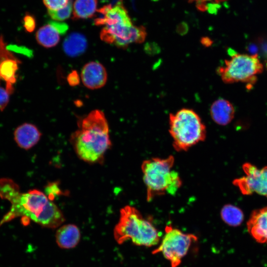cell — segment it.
Returning a JSON list of instances; mask_svg holds the SVG:
<instances>
[{"label":"cell","mask_w":267,"mask_h":267,"mask_svg":"<svg viewBox=\"0 0 267 267\" xmlns=\"http://www.w3.org/2000/svg\"><path fill=\"white\" fill-rule=\"evenodd\" d=\"M228 53L231 57H232L236 54L237 53H236L234 49L232 48H229L228 49Z\"/></svg>","instance_id":"484cf974"},{"label":"cell","mask_w":267,"mask_h":267,"mask_svg":"<svg viewBox=\"0 0 267 267\" xmlns=\"http://www.w3.org/2000/svg\"><path fill=\"white\" fill-rule=\"evenodd\" d=\"M245 176L233 181V184L244 195L256 193L267 197V167L258 169L246 163L243 165Z\"/></svg>","instance_id":"9c48e42d"},{"label":"cell","mask_w":267,"mask_h":267,"mask_svg":"<svg viewBox=\"0 0 267 267\" xmlns=\"http://www.w3.org/2000/svg\"><path fill=\"white\" fill-rule=\"evenodd\" d=\"M101 24L104 26L100 32L101 39L120 48L141 43L146 37L145 28L134 25L128 13L111 14L104 18Z\"/></svg>","instance_id":"8992f818"},{"label":"cell","mask_w":267,"mask_h":267,"mask_svg":"<svg viewBox=\"0 0 267 267\" xmlns=\"http://www.w3.org/2000/svg\"><path fill=\"white\" fill-rule=\"evenodd\" d=\"M20 61L6 47L2 36L0 37V79L6 82L5 89L10 94L16 82V73Z\"/></svg>","instance_id":"30bf717a"},{"label":"cell","mask_w":267,"mask_h":267,"mask_svg":"<svg viewBox=\"0 0 267 267\" xmlns=\"http://www.w3.org/2000/svg\"><path fill=\"white\" fill-rule=\"evenodd\" d=\"M97 0H75L73 6L74 20L89 18L97 11Z\"/></svg>","instance_id":"ac0fdd59"},{"label":"cell","mask_w":267,"mask_h":267,"mask_svg":"<svg viewBox=\"0 0 267 267\" xmlns=\"http://www.w3.org/2000/svg\"><path fill=\"white\" fill-rule=\"evenodd\" d=\"M210 112L212 120L218 125L225 126L233 119L235 109L230 102L220 98L212 104Z\"/></svg>","instance_id":"5bb4252c"},{"label":"cell","mask_w":267,"mask_h":267,"mask_svg":"<svg viewBox=\"0 0 267 267\" xmlns=\"http://www.w3.org/2000/svg\"><path fill=\"white\" fill-rule=\"evenodd\" d=\"M81 78L84 85L89 89H97L104 86L107 81L105 68L99 62L91 61L83 67Z\"/></svg>","instance_id":"8fae6325"},{"label":"cell","mask_w":267,"mask_h":267,"mask_svg":"<svg viewBox=\"0 0 267 267\" xmlns=\"http://www.w3.org/2000/svg\"><path fill=\"white\" fill-rule=\"evenodd\" d=\"M188 0L192 2V1L196 2L197 4V6H199V8L201 9L202 8L203 9V5H204V2L210 1V2H214L216 3L217 2H221L225 0Z\"/></svg>","instance_id":"d4e9b609"},{"label":"cell","mask_w":267,"mask_h":267,"mask_svg":"<svg viewBox=\"0 0 267 267\" xmlns=\"http://www.w3.org/2000/svg\"><path fill=\"white\" fill-rule=\"evenodd\" d=\"M73 9L72 0H70L68 4L64 7L57 10L48 9L47 12L50 17L54 20L61 21L68 18Z\"/></svg>","instance_id":"ffe728a7"},{"label":"cell","mask_w":267,"mask_h":267,"mask_svg":"<svg viewBox=\"0 0 267 267\" xmlns=\"http://www.w3.org/2000/svg\"><path fill=\"white\" fill-rule=\"evenodd\" d=\"M70 0H43L47 9L57 10L66 6Z\"/></svg>","instance_id":"44dd1931"},{"label":"cell","mask_w":267,"mask_h":267,"mask_svg":"<svg viewBox=\"0 0 267 267\" xmlns=\"http://www.w3.org/2000/svg\"><path fill=\"white\" fill-rule=\"evenodd\" d=\"M266 66H267V64H266Z\"/></svg>","instance_id":"83f0119b"},{"label":"cell","mask_w":267,"mask_h":267,"mask_svg":"<svg viewBox=\"0 0 267 267\" xmlns=\"http://www.w3.org/2000/svg\"><path fill=\"white\" fill-rule=\"evenodd\" d=\"M109 0H100L101 2H108Z\"/></svg>","instance_id":"4316f807"},{"label":"cell","mask_w":267,"mask_h":267,"mask_svg":"<svg viewBox=\"0 0 267 267\" xmlns=\"http://www.w3.org/2000/svg\"><path fill=\"white\" fill-rule=\"evenodd\" d=\"M41 137V133L37 127L30 123L20 125L14 133V139L18 145L26 150L35 146Z\"/></svg>","instance_id":"4fadbf2b"},{"label":"cell","mask_w":267,"mask_h":267,"mask_svg":"<svg viewBox=\"0 0 267 267\" xmlns=\"http://www.w3.org/2000/svg\"><path fill=\"white\" fill-rule=\"evenodd\" d=\"M87 41L85 37L78 33L69 35L63 43L65 53L70 57H76L83 53L87 48Z\"/></svg>","instance_id":"e0dca14e"},{"label":"cell","mask_w":267,"mask_h":267,"mask_svg":"<svg viewBox=\"0 0 267 267\" xmlns=\"http://www.w3.org/2000/svg\"><path fill=\"white\" fill-rule=\"evenodd\" d=\"M247 226L248 232L258 242L267 244V207L253 211Z\"/></svg>","instance_id":"7c38bea8"},{"label":"cell","mask_w":267,"mask_h":267,"mask_svg":"<svg viewBox=\"0 0 267 267\" xmlns=\"http://www.w3.org/2000/svg\"><path fill=\"white\" fill-rule=\"evenodd\" d=\"M8 200L12 207L4 219L5 221L15 216H23L43 226L54 228L65 221L59 208L45 194L38 189L25 193L18 191Z\"/></svg>","instance_id":"7a4b0ae2"},{"label":"cell","mask_w":267,"mask_h":267,"mask_svg":"<svg viewBox=\"0 0 267 267\" xmlns=\"http://www.w3.org/2000/svg\"><path fill=\"white\" fill-rule=\"evenodd\" d=\"M197 240L195 235L185 233L171 225H167L160 245L152 251V254L162 253L169 261L171 267H178L192 243Z\"/></svg>","instance_id":"ba28073f"},{"label":"cell","mask_w":267,"mask_h":267,"mask_svg":"<svg viewBox=\"0 0 267 267\" xmlns=\"http://www.w3.org/2000/svg\"><path fill=\"white\" fill-rule=\"evenodd\" d=\"M10 93L6 89L0 86V111H3L9 101Z\"/></svg>","instance_id":"603a6c76"},{"label":"cell","mask_w":267,"mask_h":267,"mask_svg":"<svg viewBox=\"0 0 267 267\" xmlns=\"http://www.w3.org/2000/svg\"><path fill=\"white\" fill-rule=\"evenodd\" d=\"M173 155L165 158L153 157L143 161L141 169L146 188V200L157 196L175 195L182 184L178 174L173 170Z\"/></svg>","instance_id":"3957f363"},{"label":"cell","mask_w":267,"mask_h":267,"mask_svg":"<svg viewBox=\"0 0 267 267\" xmlns=\"http://www.w3.org/2000/svg\"><path fill=\"white\" fill-rule=\"evenodd\" d=\"M169 124L173 146L177 151H187L206 137V126L193 109L183 108L171 113Z\"/></svg>","instance_id":"5b68a950"},{"label":"cell","mask_w":267,"mask_h":267,"mask_svg":"<svg viewBox=\"0 0 267 267\" xmlns=\"http://www.w3.org/2000/svg\"><path fill=\"white\" fill-rule=\"evenodd\" d=\"M80 238V231L73 224H67L60 226L55 234L57 244L62 249L74 248L79 243Z\"/></svg>","instance_id":"9a60e30c"},{"label":"cell","mask_w":267,"mask_h":267,"mask_svg":"<svg viewBox=\"0 0 267 267\" xmlns=\"http://www.w3.org/2000/svg\"><path fill=\"white\" fill-rule=\"evenodd\" d=\"M77 156L89 163L100 162L110 147L109 129L104 113L94 110L84 117L71 137Z\"/></svg>","instance_id":"6da1fadb"},{"label":"cell","mask_w":267,"mask_h":267,"mask_svg":"<svg viewBox=\"0 0 267 267\" xmlns=\"http://www.w3.org/2000/svg\"><path fill=\"white\" fill-rule=\"evenodd\" d=\"M113 234L119 244L131 240L136 245L151 247L160 241L159 233L152 222L143 217L137 209L130 205L121 209L120 219Z\"/></svg>","instance_id":"277c9868"},{"label":"cell","mask_w":267,"mask_h":267,"mask_svg":"<svg viewBox=\"0 0 267 267\" xmlns=\"http://www.w3.org/2000/svg\"><path fill=\"white\" fill-rule=\"evenodd\" d=\"M225 60L224 66L217 69L222 81L227 84L256 81V75L262 72L263 66L258 54L237 53Z\"/></svg>","instance_id":"52a82bcc"},{"label":"cell","mask_w":267,"mask_h":267,"mask_svg":"<svg viewBox=\"0 0 267 267\" xmlns=\"http://www.w3.org/2000/svg\"><path fill=\"white\" fill-rule=\"evenodd\" d=\"M22 24L25 30L28 33L33 32L36 26V19L30 13H26L22 20Z\"/></svg>","instance_id":"7402d4cb"},{"label":"cell","mask_w":267,"mask_h":267,"mask_svg":"<svg viewBox=\"0 0 267 267\" xmlns=\"http://www.w3.org/2000/svg\"><path fill=\"white\" fill-rule=\"evenodd\" d=\"M221 217L225 223L232 226L239 225L244 220L242 211L231 204L223 206L221 211Z\"/></svg>","instance_id":"d6986e66"},{"label":"cell","mask_w":267,"mask_h":267,"mask_svg":"<svg viewBox=\"0 0 267 267\" xmlns=\"http://www.w3.org/2000/svg\"><path fill=\"white\" fill-rule=\"evenodd\" d=\"M60 35L62 34L54 21H50L37 31L36 38L40 45L44 47L50 48L57 44L60 41Z\"/></svg>","instance_id":"2e32d148"},{"label":"cell","mask_w":267,"mask_h":267,"mask_svg":"<svg viewBox=\"0 0 267 267\" xmlns=\"http://www.w3.org/2000/svg\"><path fill=\"white\" fill-rule=\"evenodd\" d=\"M67 81L71 86L78 85L80 83V77L76 71H72L67 76Z\"/></svg>","instance_id":"cb8c5ba5"}]
</instances>
